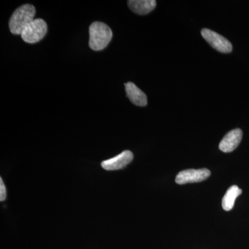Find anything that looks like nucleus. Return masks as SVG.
I'll list each match as a JSON object with an SVG mask.
<instances>
[{
    "label": "nucleus",
    "instance_id": "obj_6",
    "mask_svg": "<svg viewBox=\"0 0 249 249\" xmlns=\"http://www.w3.org/2000/svg\"><path fill=\"white\" fill-rule=\"evenodd\" d=\"M134 155L129 150H125L121 152L119 155L103 160L101 166L106 170H117L122 169L133 160Z\"/></svg>",
    "mask_w": 249,
    "mask_h": 249
},
{
    "label": "nucleus",
    "instance_id": "obj_3",
    "mask_svg": "<svg viewBox=\"0 0 249 249\" xmlns=\"http://www.w3.org/2000/svg\"><path fill=\"white\" fill-rule=\"evenodd\" d=\"M47 33V24L44 19H34L23 31L21 37L27 43L34 44L44 38Z\"/></svg>",
    "mask_w": 249,
    "mask_h": 249
},
{
    "label": "nucleus",
    "instance_id": "obj_4",
    "mask_svg": "<svg viewBox=\"0 0 249 249\" xmlns=\"http://www.w3.org/2000/svg\"><path fill=\"white\" fill-rule=\"evenodd\" d=\"M201 36L213 48L221 53H230L232 50L231 43L217 33L208 29H203Z\"/></svg>",
    "mask_w": 249,
    "mask_h": 249
},
{
    "label": "nucleus",
    "instance_id": "obj_8",
    "mask_svg": "<svg viewBox=\"0 0 249 249\" xmlns=\"http://www.w3.org/2000/svg\"><path fill=\"white\" fill-rule=\"evenodd\" d=\"M126 93L131 102L137 106L144 107L147 104V96L145 93L139 89L138 87L132 82L124 84Z\"/></svg>",
    "mask_w": 249,
    "mask_h": 249
},
{
    "label": "nucleus",
    "instance_id": "obj_10",
    "mask_svg": "<svg viewBox=\"0 0 249 249\" xmlns=\"http://www.w3.org/2000/svg\"><path fill=\"white\" fill-rule=\"evenodd\" d=\"M242 193V190L237 186H232L228 189L222 199V208L224 211H229L235 205V199Z\"/></svg>",
    "mask_w": 249,
    "mask_h": 249
},
{
    "label": "nucleus",
    "instance_id": "obj_7",
    "mask_svg": "<svg viewBox=\"0 0 249 249\" xmlns=\"http://www.w3.org/2000/svg\"><path fill=\"white\" fill-rule=\"evenodd\" d=\"M242 139V131L235 129L228 132L219 143L220 150L224 152H231L235 150L240 143Z\"/></svg>",
    "mask_w": 249,
    "mask_h": 249
},
{
    "label": "nucleus",
    "instance_id": "obj_5",
    "mask_svg": "<svg viewBox=\"0 0 249 249\" xmlns=\"http://www.w3.org/2000/svg\"><path fill=\"white\" fill-rule=\"evenodd\" d=\"M211 172L206 168L202 169H188L180 172L177 175L176 181L178 184H186L190 183H197L204 181L209 178Z\"/></svg>",
    "mask_w": 249,
    "mask_h": 249
},
{
    "label": "nucleus",
    "instance_id": "obj_9",
    "mask_svg": "<svg viewBox=\"0 0 249 249\" xmlns=\"http://www.w3.org/2000/svg\"><path fill=\"white\" fill-rule=\"evenodd\" d=\"M131 11L139 15H146L155 9V0H130L127 1Z\"/></svg>",
    "mask_w": 249,
    "mask_h": 249
},
{
    "label": "nucleus",
    "instance_id": "obj_11",
    "mask_svg": "<svg viewBox=\"0 0 249 249\" xmlns=\"http://www.w3.org/2000/svg\"><path fill=\"white\" fill-rule=\"evenodd\" d=\"M6 197V189L2 178H0V201L5 200Z\"/></svg>",
    "mask_w": 249,
    "mask_h": 249
},
{
    "label": "nucleus",
    "instance_id": "obj_2",
    "mask_svg": "<svg viewBox=\"0 0 249 249\" xmlns=\"http://www.w3.org/2000/svg\"><path fill=\"white\" fill-rule=\"evenodd\" d=\"M112 31L107 24L101 22H95L89 27L90 48L93 51H101L106 48L111 38Z\"/></svg>",
    "mask_w": 249,
    "mask_h": 249
},
{
    "label": "nucleus",
    "instance_id": "obj_1",
    "mask_svg": "<svg viewBox=\"0 0 249 249\" xmlns=\"http://www.w3.org/2000/svg\"><path fill=\"white\" fill-rule=\"evenodd\" d=\"M36 15V9L33 5H22L14 11L9 21V29L14 35H20L23 31L33 20Z\"/></svg>",
    "mask_w": 249,
    "mask_h": 249
}]
</instances>
